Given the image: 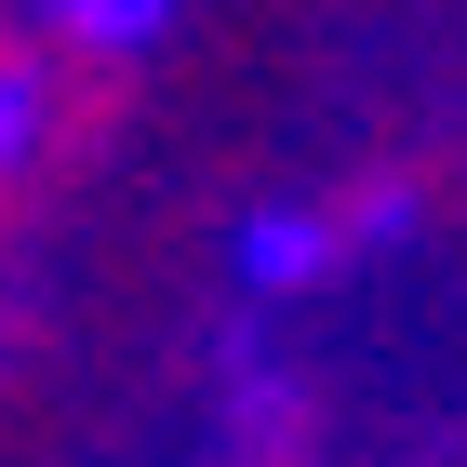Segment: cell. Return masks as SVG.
I'll use <instances>...</instances> for the list:
<instances>
[{
    "label": "cell",
    "mask_w": 467,
    "mask_h": 467,
    "mask_svg": "<svg viewBox=\"0 0 467 467\" xmlns=\"http://www.w3.org/2000/svg\"><path fill=\"white\" fill-rule=\"evenodd\" d=\"M334 241H348L334 214H307V201H267V214L241 227V281H254V294H294V281H321V267H334Z\"/></svg>",
    "instance_id": "6da1fadb"
},
{
    "label": "cell",
    "mask_w": 467,
    "mask_h": 467,
    "mask_svg": "<svg viewBox=\"0 0 467 467\" xmlns=\"http://www.w3.org/2000/svg\"><path fill=\"white\" fill-rule=\"evenodd\" d=\"M40 27L80 40V54H147V40L174 27V0H40Z\"/></svg>",
    "instance_id": "7a4b0ae2"
},
{
    "label": "cell",
    "mask_w": 467,
    "mask_h": 467,
    "mask_svg": "<svg viewBox=\"0 0 467 467\" xmlns=\"http://www.w3.org/2000/svg\"><path fill=\"white\" fill-rule=\"evenodd\" d=\"M40 134H54V80H40V54H0V174H27Z\"/></svg>",
    "instance_id": "3957f363"
}]
</instances>
